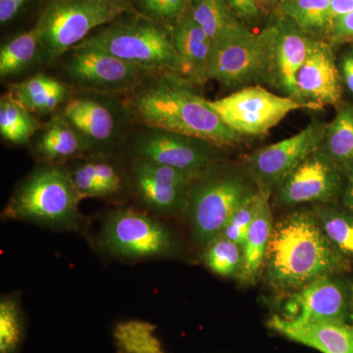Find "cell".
Returning a JSON list of instances; mask_svg holds the SVG:
<instances>
[{"mask_svg":"<svg viewBox=\"0 0 353 353\" xmlns=\"http://www.w3.org/2000/svg\"><path fill=\"white\" fill-rule=\"evenodd\" d=\"M25 336L20 299L4 296L0 301V353H19Z\"/></svg>","mask_w":353,"mask_h":353,"instance_id":"obj_29","label":"cell"},{"mask_svg":"<svg viewBox=\"0 0 353 353\" xmlns=\"http://www.w3.org/2000/svg\"><path fill=\"white\" fill-rule=\"evenodd\" d=\"M99 245L108 256L129 262L171 257L178 250L164 223L134 208L114 209L104 217Z\"/></svg>","mask_w":353,"mask_h":353,"instance_id":"obj_6","label":"cell"},{"mask_svg":"<svg viewBox=\"0 0 353 353\" xmlns=\"http://www.w3.org/2000/svg\"><path fill=\"white\" fill-rule=\"evenodd\" d=\"M256 190L238 174L216 168L197 179L189 190L185 211L194 243L204 250L222 236L236 209Z\"/></svg>","mask_w":353,"mask_h":353,"instance_id":"obj_5","label":"cell"},{"mask_svg":"<svg viewBox=\"0 0 353 353\" xmlns=\"http://www.w3.org/2000/svg\"><path fill=\"white\" fill-rule=\"evenodd\" d=\"M266 194L257 190L254 194L248 196L243 203L239 206L229 220L222 236L229 239L230 241L243 246L245 243L246 234L252 226L253 221L256 217L257 213L261 205Z\"/></svg>","mask_w":353,"mask_h":353,"instance_id":"obj_32","label":"cell"},{"mask_svg":"<svg viewBox=\"0 0 353 353\" xmlns=\"http://www.w3.org/2000/svg\"><path fill=\"white\" fill-rule=\"evenodd\" d=\"M81 201L71 172L48 165L20 183L3 215L6 219L26 221L57 231H77L83 222L79 209Z\"/></svg>","mask_w":353,"mask_h":353,"instance_id":"obj_3","label":"cell"},{"mask_svg":"<svg viewBox=\"0 0 353 353\" xmlns=\"http://www.w3.org/2000/svg\"><path fill=\"white\" fill-rule=\"evenodd\" d=\"M65 71L81 88L105 94L134 90L146 78L157 74L105 51L83 46H77L70 50Z\"/></svg>","mask_w":353,"mask_h":353,"instance_id":"obj_13","label":"cell"},{"mask_svg":"<svg viewBox=\"0 0 353 353\" xmlns=\"http://www.w3.org/2000/svg\"><path fill=\"white\" fill-rule=\"evenodd\" d=\"M82 137L63 116H53L34 143L37 157L48 163H57L75 157L88 150Z\"/></svg>","mask_w":353,"mask_h":353,"instance_id":"obj_22","label":"cell"},{"mask_svg":"<svg viewBox=\"0 0 353 353\" xmlns=\"http://www.w3.org/2000/svg\"><path fill=\"white\" fill-rule=\"evenodd\" d=\"M172 39L180 60V76L194 85L208 82L213 41L197 24L190 9L176 21Z\"/></svg>","mask_w":353,"mask_h":353,"instance_id":"obj_19","label":"cell"},{"mask_svg":"<svg viewBox=\"0 0 353 353\" xmlns=\"http://www.w3.org/2000/svg\"><path fill=\"white\" fill-rule=\"evenodd\" d=\"M285 338L322 353H353V323H318L290 326L277 314L268 323Z\"/></svg>","mask_w":353,"mask_h":353,"instance_id":"obj_20","label":"cell"},{"mask_svg":"<svg viewBox=\"0 0 353 353\" xmlns=\"http://www.w3.org/2000/svg\"><path fill=\"white\" fill-rule=\"evenodd\" d=\"M341 73L345 85L353 94V48L341 60Z\"/></svg>","mask_w":353,"mask_h":353,"instance_id":"obj_39","label":"cell"},{"mask_svg":"<svg viewBox=\"0 0 353 353\" xmlns=\"http://www.w3.org/2000/svg\"><path fill=\"white\" fill-rule=\"evenodd\" d=\"M350 268V259L327 238L314 212L294 211L274 224L264 265L273 289L290 294Z\"/></svg>","mask_w":353,"mask_h":353,"instance_id":"obj_2","label":"cell"},{"mask_svg":"<svg viewBox=\"0 0 353 353\" xmlns=\"http://www.w3.org/2000/svg\"><path fill=\"white\" fill-rule=\"evenodd\" d=\"M209 80L240 88L268 80V55L261 34L250 31L213 43Z\"/></svg>","mask_w":353,"mask_h":353,"instance_id":"obj_12","label":"cell"},{"mask_svg":"<svg viewBox=\"0 0 353 353\" xmlns=\"http://www.w3.org/2000/svg\"><path fill=\"white\" fill-rule=\"evenodd\" d=\"M280 15L315 38L328 37L333 17L330 0H280Z\"/></svg>","mask_w":353,"mask_h":353,"instance_id":"obj_25","label":"cell"},{"mask_svg":"<svg viewBox=\"0 0 353 353\" xmlns=\"http://www.w3.org/2000/svg\"><path fill=\"white\" fill-rule=\"evenodd\" d=\"M299 101L324 108L338 105L341 99V74L328 41L312 37L303 64L296 76Z\"/></svg>","mask_w":353,"mask_h":353,"instance_id":"obj_17","label":"cell"},{"mask_svg":"<svg viewBox=\"0 0 353 353\" xmlns=\"http://www.w3.org/2000/svg\"><path fill=\"white\" fill-rule=\"evenodd\" d=\"M62 116L82 137L88 148L110 145L122 131L121 108L97 97L83 95L69 99Z\"/></svg>","mask_w":353,"mask_h":353,"instance_id":"obj_18","label":"cell"},{"mask_svg":"<svg viewBox=\"0 0 353 353\" xmlns=\"http://www.w3.org/2000/svg\"><path fill=\"white\" fill-rule=\"evenodd\" d=\"M323 152L336 164L353 161V108L341 105L330 124L326 125Z\"/></svg>","mask_w":353,"mask_h":353,"instance_id":"obj_27","label":"cell"},{"mask_svg":"<svg viewBox=\"0 0 353 353\" xmlns=\"http://www.w3.org/2000/svg\"><path fill=\"white\" fill-rule=\"evenodd\" d=\"M208 102L223 122L241 137L264 136L294 111L322 109L312 102L273 94L256 85L241 88L227 97Z\"/></svg>","mask_w":353,"mask_h":353,"instance_id":"obj_8","label":"cell"},{"mask_svg":"<svg viewBox=\"0 0 353 353\" xmlns=\"http://www.w3.org/2000/svg\"><path fill=\"white\" fill-rule=\"evenodd\" d=\"M352 199H353V168L352 172H350V179H348L347 201Z\"/></svg>","mask_w":353,"mask_h":353,"instance_id":"obj_42","label":"cell"},{"mask_svg":"<svg viewBox=\"0 0 353 353\" xmlns=\"http://www.w3.org/2000/svg\"><path fill=\"white\" fill-rule=\"evenodd\" d=\"M74 185L80 196L83 197H101L102 192L95 178L92 161L78 165L71 172Z\"/></svg>","mask_w":353,"mask_h":353,"instance_id":"obj_34","label":"cell"},{"mask_svg":"<svg viewBox=\"0 0 353 353\" xmlns=\"http://www.w3.org/2000/svg\"><path fill=\"white\" fill-rule=\"evenodd\" d=\"M328 38L334 43H352L353 41V11L334 20Z\"/></svg>","mask_w":353,"mask_h":353,"instance_id":"obj_37","label":"cell"},{"mask_svg":"<svg viewBox=\"0 0 353 353\" xmlns=\"http://www.w3.org/2000/svg\"><path fill=\"white\" fill-rule=\"evenodd\" d=\"M333 22L336 18L352 12L353 0H330Z\"/></svg>","mask_w":353,"mask_h":353,"instance_id":"obj_40","label":"cell"},{"mask_svg":"<svg viewBox=\"0 0 353 353\" xmlns=\"http://www.w3.org/2000/svg\"><path fill=\"white\" fill-rule=\"evenodd\" d=\"M189 9L213 43L250 31L225 0H190Z\"/></svg>","mask_w":353,"mask_h":353,"instance_id":"obj_24","label":"cell"},{"mask_svg":"<svg viewBox=\"0 0 353 353\" xmlns=\"http://www.w3.org/2000/svg\"><path fill=\"white\" fill-rule=\"evenodd\" d=\"M192 85L176 74H153L132 90L127 111L148 129L203 139L221 148L238 145L240 134L223 122Z\"/></svg>","mask_w":353,"mask_h":353,"instance_id":"obj_1","label":"cell"},{"mask_svg":"<svg viewBox=\"0 0 353 353\" xmlns=\"http://www.w3.org/2000/svg\"><path fill=\"white\" fill-rule=\"evenodd\" d=\"M234 15L245 25L253 24L259 20L261 10L254 0H225Z\"/></svg>","mask_w":353,"mask_h":353,"instance_id":"obj_36","label":"cell"},{"mask_svg":"<svg viewBox=\"0 0 353 353\" xmlns=\"http://www.w3.org/2000/svg\"><path fill=\"white\" fill-rule=\"evenodd\" d=\"M268 55V80L288 97L299 101L296 76L306 55L312 37L280 15L261 32Z\"/></svg>","mask_w":353,"mask_h":353,"instance_id":"obj_15","label":"cell"},{"mask_svg":"<svg viewBox=\"0 0 353 353\" xmlns=\"http://www.w3.org/2000/svg\"><path fill=\"white\" fill-rule=\"evenodd\" d=\"M314 213L330 241L347 259H353L352 213L326 206L316 208Z\"/></svg>","mask_w":353,"mask_h":353,"instance_id":"obj_31","label":"cell"},{"mask_svg":"<svg viewBox=\"0 0 353 353\" xmlns=\"http://www.w3.org/2000/svg\"><path fill=\"white\" fill-rule=\"evenodd\" d=\"M63 83L53 77L38 74L11 85L8 94L29 112H53L64 101Z\"/></svg>","mask_w":353,"mask_h":353,"instance_id":"obj_23","label":"cell"},{"mask_svg":"<svg viewBox=\"0 0 353 353\" xmlns=\"http://www.w3.org/2000/svg\"><path fill=\"white\" fill-rule=\"evenodd\" d=\"M326 125L314 121L278 143L264 146L246 158L248 173L259 190L270 196L299 165L321 148Z\"/></svg>","mask_w":353,"mask_h":353,"instance_id":"obj_10","label":"cell"},{"mask_svg":"<svg viewBox=\"0 0 353 353\" xmlns=\"http://www.w3.org/2000/svg\"><path fill=\"white\" fill-rule=\"evenodd\" d=\"M27 0H0V22L6 24L12 20Z\"/></svg>","mask_w":353,"mask_h":353,"instance_id":"obj_38","label":"cell"},{"mask_svg":"<svg viewBox=\"0 0 353 353\" xmlns=\"http://www.w3.org/2000/svg\"><path fill=\"white\" fill-rule=\"evenodd\" d=\"M352 284L340 275L328 276L288 294L277 315L290 326L352 323Z\"/></svg>","mask_w":353,"mask_h":353,"instance_id":"obj_9","label":"cell"},{"mask_svg":"<svg viewBox=\"0 0 353 353\" xmlns=\"http://www.w3.org/2000/svg\"><path fill=\"white\" fill-rule=\"evenodd\" d=\"M122 0H59L39 19L41 53L57 59L82 43L95 28L105 25L127 11Z\"/></svg>","mask_w":353,"mask_h":353,"instance_id":"obj_7","label":"cell"},{"mask_svg":"<svg viewBox=\"0 0 353 353\" xmlns=\"http://www.w3.org/2000/svg\"><path fill=\"white\" fill-rule=\"evenodd\" d=\"M347 203L348 208H350V213L353 215V199H348V201H347Z\"/></svg>","mask_w":353,"mask_h":353,"instance_id":"obj_43","label":"cell"},{"mask_svg":"<svg viewBox=\"0 0 353 353\" xmlns=\"http://www.w3.org/2000/svg\"><path fill=\"white\" fill-rule=\"evenodd\" d=\"M280 0H254L260 10L262 9H270L272 7L278 6Z\"/></svg>","mask_w":353,"mask_h":353,"instance_id":"obj_41","label":"cell"},{"mask_svg":"<svg viewBox=\"0 0 353 353\" xmlns=\"http://www.w3.org/2000/svg\"><path fill=\"white\" fill-rule=\"evenodd\" d=\"M143 6L155 19L176 22L189 9L190 0H143Z\"/></svg>","mask_w":353,"mask_h":353,"instance_id":"obj_33","label":"cell"},{"mask_svg":"<svg viewBox=\"0 0 353 353\" xmlns=\"http://www.w3.org/2000/svg\"><path fill=\"white\" fill-rule=\"evenodd\" d=\"M269 196H270L268 194L264 196L259 213L248 230L245 243L241 246L243 262V268L238 277L241 283L248 284L254 282L264 268L274 227Z\"/></svg>","mask_w":353,"mask_h":353,"instance_id":"obj_21","label":"cell"},{"mask_svg":"<svg viewBox=\"0 0 353 353\" xmlns=\"http://www.w3.org/2000/svg\"><path fill=\"white\" fill-rule=\"evenodd\" d=\"M203 262L216 275L238 278L243 268V248L220 236L204 248Z\"/></svg>","mask_w":353,"mask_h":353,"instance_id":"obj_30","label":"cell"},{"mask_svg":"<svg viewBox=\"0 0 353 353\" xmlns=\"http://www.w3.org/2000/svg\"><path fill=\"white\" fill-rule=\"evenodd\" d=\"M41 53V31L38 26L31 31L7 41L0 50V77L17 75Z\"/></svg>","mask_w":353,"mask_h":353,"instance_id":"obj_26","label":"cell"},{"mask_svg":"<svg viewBox=\"0 0 353 353\" xmlns=\"http://www.w3.org/2000/svg\"><path fill=\"white\" fill-rule=\"evenodd\" d=\"M95 178L101 187L102 196L116 194L121 190L122 180L112 165L102 161H92Z\"/></svg>","mask_w":353,"mask_h":353,"instance_id":"obj_35","label":"cell"},{"mask_svg":"<svg viewBox=\"0 0 353 353\" xmlns=\"http://www.w3.org/2000/svg\"><path fill=\"white\" fill-rule=\"evenodd\" d=\"M352 43H353V41H352Z\"/></svg>","mask_w":353,"mask_h":353,"instance_id":"obj_46","label":"cell"},{"mask_svg":"<svg viewBox=\"0 0 353 353\" xmlns=\"http://www.w3.org/2000/svg\"><path fill=\"white\" fill-rule=\"evenodd\" d=\"M102 1H110V0H102Z\"/></svg>","mask_w":353,"mask_h":353,"instance_id":"obj_45","label":"cell"},{"mask_svg":"<svg viewBox=\"0 0 353 353\" xmlns=\"http://www.w3.org/2000/svg\"><path fill=\"white\" fill-rule=\"evenodd\" d=\"M79 46L105 51L152 73L180 76V60L172 32L152 21L134 20L108 26Z\"/></svg>","mask_w":353,"mask_h":353,"instance_id":"obj_4","label":"cell"},{"mask_svg":"<svg viewBox=\"0 0 353 353\" xmlns=\"http://www.w3.org/2000/svg\"><path fill=\"white\" fill-rule=\"evenodd\" d=\"M352 323H353V283H352Z\"/></svg>","mask_w":353,"mask_h":353,"instance_id":"obj_44","label":"cell"},{"mask_svg":"<svg viewBox=\"0 0 353 353\" xmlns=\"http://www.w3.org/2000/svg\"><path fill=\"white\" fill-rule=\"evenodd\" d=\"M199 178L190 172L143 159L134 160L131 172L132 188L139 201L160 214L185 212L190 187Z\"/></svg>","mask_w":353,"mask_h":353,"instance_id":"obj_14","label":"cell"},{"mask_svg":"<svg viewBox=\"0 0 353 353\" xmlns=\"http://www.w3.org/2000/svg\"><path fill=\"white\" fill-rule=\"evenodd\" d=\"M341 185L338 165L319 148L276 190V204L287 208L305 202H329L338 196Z\"/></svg>","mask_w":353,"mask_h":353,"instance_id":"obj_16","label":"cell"},{"mask_svg":"<svg viewBox=\"0 0 353 353\" xmlns=\"http://www.w3.org/2000/svg\"><path fill=\"white\" fill-rule=\"evenodd\" d=\"M219 146L192 137L145 128L132 143L136 159L167 165L203 176L219 162Z\"/></svg>","mask_w":353,"mask_h":353,"instance_id":"obj_11","label":"cell"},{"mask_svg":"<svg viewBox=\"0 0 353 353\" xmlns=\"http://www.w3.org/2000/svg\"><path fill=\"white\" fill-rule=\"evenodd\" d=\"M32 113L14 101L8 94L0 101V134L2 139L14 143L24 145L34 136L38 122Z\"/></svg>","mask_w":353,"mask_h":353,"instance_id":"obj_28","label":"cell"}]
</instances>
